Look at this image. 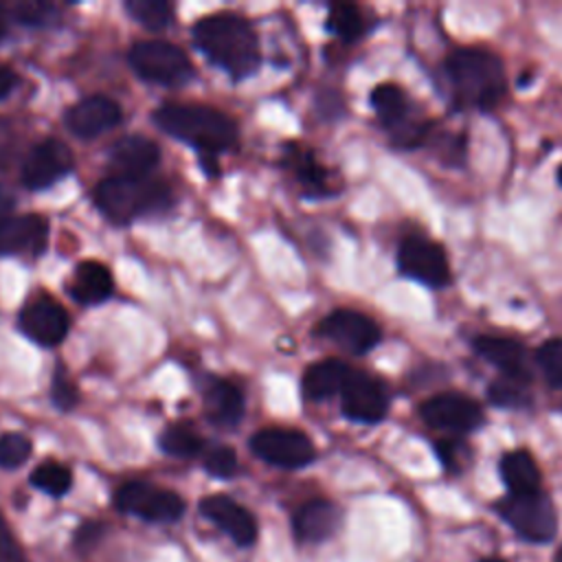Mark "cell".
Instances as JSON below:
<instances>
[{"label": "cell", "mask_w": 562, "mask_h": 562, "mask_svg": "<svg viewBox=\"0 0 562 562\" xmlns=\"http://www.w3.org/2000/svg\"><path fill=\"white\" fill-rule=\"evenodd\" d=\"M443 75L450 86L452 103L459 110L490 112L507 92L501 57L483 48H454L443 59Z\"/></svg>", "instance_id": "1"}, {"label": "cell", "mask_w": 562, "mask_h": 562, "mask_svg": "<svg viewBox=\"0 0 562 562\" xmlns=\"http://www.w3.org/2000/svg\"><path fill=\"white\" fill-rule=\"evenodd\" d=\"M198 48L233 77H248L259 66V40L235 13H213L193 26Z\"/></svg>", "instance_id": "2"}, {"label": "cell", "mask_w": 562, "mask_h": 562, "mask_svg": "<svg viewBox=\"0 0 562 562\" xmlns=\"http://www.w3.org/2000/svg\"><path fill=\"white\" fill-rule=\"evenodd\" d=\"M156 125L209 154L224 151L237 140V127L231 116L209 105L169 103L154 112Z\"/></svg>", "instance_id": "3"}, {"label": "cell", "mask_w": 562, "mask_h": 562, "mask_svg": "<svg viewBox=\"0 0 562 562\" xmlns=\"http://www.w3.org/2000/svg\"><path fill=\"white\" fill-rule=\"evenodd\" d=\"M99 211L114 224H130L140 215L165 211L171 204V189L151 178H105L92 191Z\"/></svg>", "instance_id": "4"}, {"label": "cell", "mask_w": 562, "mask_h": 562, "mask_svg": "<svg viewBox=\"0 0 562 562\" xmlns=\"http://www.w3.org/2000/svg\"><path fill=\"white\" fill-rule=\"evenodd\" d=\"M496 514L527 542H551L558 531V514L551 498L540 490L531 494H505L494 503Z\"/></svg>", "instance_id": "5"}, {"label": "cell", "mask_w": 562, "mask_h": 562, "mask_svg": "<svg viewBox=\"0 0 562 562\" xmlns=\"http://www.w3.org/2000/svg\"><path fill=\"white\" fill-rule=\"evenodd\" d=\"M369 101L380 125L391 132L393 143L400 147L411 149L428 138L430 123L411 119V101L397 83H378L371 90Z\"/></svg>", "instance_id": "6"}, {"label": "cell", "mask_w": 562, "mask_h": 562, "mask_svg": "<svg viewBox=\"0 0 562 562\" xmlns=\"http://www.w3.org/2000/svg\"><path fill=\"white\" fill-rule=\"evenodd\" d=\"M127 59L138 77L162 86L184 83L193 75V66L182 48L162 40L136 42L130 48Z\"/></svg>", "instance_id": "7"}, {"label": "cell", "mask_w": 562, "mask_h": 562, "mask_svg": "<svg viewBox=\"0 0 562 562\" xmlns=\"http://www.w3.org/2000/svg\"><path fill=\"white\" fill-rule=\"evenodd\" d=\"M397 270L422 285L428 288H446L450 283V266L441 244L422 237L408 235L402 239L397 248Z\"/></svg>", "instance_id": "8"}, {"label": "cell", "mask_w": 562, "mask_h": 562, "mask_svg": "<svg viewBox=\"0 0 562 562\" xmlns=\"http://www.w3.org/2000/svg\"><path fill=\"white\" fill-rule=\"evenodd\" d=\"M419 415L430 428L450 432L452 437L474 432L485 422L481 404L459 391H443L428 397L419 406Z\"/></svg>", "instance_id": "9"}, {"label": "cell", "mask_w": 562, "mask_h": 562, "mask_svg": "<svg viewBox=\"0 0 562 562\" xmlns=\"http://www.w3.org/2000/svg\"><path fill=\"white\" fill-rule=\"evenodd\" d=\"M114 503L121 512L134 514L151 522L178 520L184 512V501L171 492L145 481H127L116 490Z\"/></svg>", "instance_id": "10"}, {"label": "cell", "mask_w": 562, "mask_h": 562, "mask_svg": "<svg viewBox=\"0 0 562 562\" xmlns=\"http://www.w3.org/2000/svg\"><path fill=\"white\" fill-rule=\"evenodd\" d=\"M250 450L279 468H303L316 459L312 439L294 428H263L250 437Z\"/></svg>", "instance_id": "11"}, {"label": "cell", "mask_w": 562, "mask_h": 562, "mask_svg": "<svg viewBox=\"0 0 562 562\" xmlns=\"http://www.w3.org/2000/svg\"><path fill=\"white\" fill-rule=\"evenodd\" d=\"M316 334L331 340L334 345H338L340 349H345L353 356H362V353L371 351L382 338L378 323L356 310L329 312L318 323Z\"/></svg>", "instance_id": "12"}, {"label": "cell", "mask_w": 562, "mask_h": 562, "mask_svg": "<svg viewBox=\"0 0 562 562\" xmlns=\"http://www.w3.org/2000/svg\"><path fill=\"white\" fill-rule=\"evenodd\" d=\"M340 400L345 417L358 424H380L389 413V393L384 384L364 371L351 369L340 391Z\"/></svg>", "instance_id": "13"}, {"label": "cell", "mask_w": 562, "mask_h": 562, "mask_svg": "<svg viewBox=\"0 0 562 562\" xmlns=\"http://www.w3.org/2000/svg\"><path fill=\"white\" fill-rule=\"evenodd\" d=\"M70 169H72V151L68 149V145L57 138H46L37 143L24 158L22 182L24 187L37 191L53 184L55 180L66 176Z\"/></svg>", "instance_id": "14"}, {"label": "cell", "mask_w": 562, "mask_h": 562, "mask_svg": "<svg viewBox=\"0 0 562 562\" xmlns=\"http://www.w3.org/2000/svg\"><path fill=\"white\" fill-rule=\"evenodd\" d=\"M70 321L66 310L50 296H37L20 312V329L37 345L55 347L68 334Z\"/></svg>", "instance_id": "15"}, {"label": "cell", "mask_w": 562, "mask_h": 562, "mask_svg": "<svg viewBox=\"0 0 562 562\" xmlns=\"http://www.w3.org/2000/svg\"><path fill=\"white\" fill-rule=\"evenodd\" d=\"M200 512L211 522H215L224 533H228V538L235 544L248 547V544H252L257 540L255 516L246 507H241L237 501H233L231 496L211 494V496L202 498Z\"/></svg>", "instance_id": "16"}, {"label": "cell", "mask_w": 562, "mask_h": 562, "mask_svg": "<svg viewBox=\"0 0 562 562\" xmlns=\"http://www.w3.org/2000/svg\"><path fill=\"white\" fill-rule=\"evenodd\" d=\"M121 105L103 94H92L77 101L66 112L68 130L79 138H94L121 123Z\"/></svg>", "instance_id": "17"}, {"label": "cell", "mask_w": 562, "mask_h": 562, "mask_svg": "<svg viewBox=\"0 0 562 562\" xmlns=\"http://www.w3.org/2000/svg\"><path fill=\"white\" fill-rule=\"evenodd\" d=\"M160 160V149L154 140L132 134L121 138L108 158V169L114 178H145Z\"/></svg>", "instance_id": "18"}, {"label": "cell", "mask_w": 562, "mask_h": 562, "mask_svg": "<svg viewBox=\"0 0 562 562\" xmlns=\"http://www.w3.org/2000/svg\"><path fill=\"white\" fill-rule=\"evenodd\" d=\"M472 349L485 362L496 367L501 371V375L522 378V380L531 378L527 347L516 338H509V336H476L472 340Z\"/></svg>", "instance_id": "19"}, {"label": "cell", "mask_w": 562, "mask_h": 562, "mask_svg": "<svg viewBox=\"0 0 562 562\" xmlns=\"http://www.w3.org/2000/svg\"><path fill=\"white\" fill-rule=\"evenodd\" d=\"M48 224L40 215H11L0 224V257L29 255L37 257L46 248Z\"/></svg>", "instance_id": "20"}, {"label": "cell", "mask_w": 562, "mask_h": 562, "mask_svg": "<svg viewBox=\"0 0 562 562\" xmlns=\"http://www.w3.org/2000/svg\"><path fill=\"white\" fill-rule=\"evenodd\" d=\"M204 400V415L213 426L233 428L239 424L244 415V393L241 389L224 378H206L202 389Z\"/></svg>", "instance_id": "21"}, {"label": "cell", "mask_w": 562, "mask_h": 562, "mask_svg": "<svg viewBox=\"0 0 562 562\" xmlns=\"http://www.w3.org/2000/svg\"><path fill=\"white\" fill-rule=\"evenodd\" d=\"M338 525H340V509L338 505L325 498H314L301 505L292 518L294 536L307 544L325 542L336 533Z\"/></svg>", "instance_id": "22"}, {"label": "cell", "mask_w": 562, "mask_h": 562, "mask_svg": "<svg viewBox=\"0 0 562 562\" xmlns=\"http://www.w3.org/2000/svg\"><path fill=\"white\" fill-rule=\"evenodd\" d=\"M114 290V281L110 270L101 261H81L75 268L72 281H70V294L81 305H97L108 301V296Z\"/></svg>", "instance_id": "23"}, {"label": "cell", "mask_w": 562, "mask_h": 562, "mask_svg": "<svg viewBox=\"0 0 562 562\" xmlns=\"http://www.w3.org/2000/svg\"><path fill=\"white\" fill-rule=\"evenodd\" d=\"M501 481L507 487V494H531L540 492V470L529 450H509L498 461Z\"/></svg>", "instance_id": "24"}, {"label": "cell", "mask_w": 562, "mask_h": 562, "mask_svg": "<svg viewBox=\"0 0 562 562\" xmlns=\"http://www.w3.org/2000/svg\"><path fill=\"white\" fill-rule=\"evenodd\" d=\"M351 369L338 358H325L310 364L303 373V393L310 400H325L342 391Z\"/></svg>", "instance_id": "25"}, {"label": "cell", "mask_w": 562, "mask_h": 562, "mask_svg": "<svg viewBox=\"0 0 562 562\" xmlns=\"http://www.w3.org/2000/svg\"><path fill=\"white\" fill-rule=\"evenodd\" d=\"M290 165H292L294 176H296V180L301 182V187L307 195H329L331 193L329 171L323 165H318V160L314 158L312 151L292 147Z\"/></svg>", "instance_id": "26"}, {"label": "cell", "mask_w": 562, "mask_h": 562, "mask_svg": "<svg viewBox=\"0 0 562 562\" xmlns=\"http://www.w3.org/2000/svg\"><path fill=\"white\" fill-rule=\"evenodd\" d=\"M487 400L496 408H512V411H525L533 402L529 380L509 378V375H498L496 380L490 382Z\"/></svg>", "instance_id": "27"}, {"label": "cell", "mask_w": 562, "mask_h": 562, "mask_svg": "<svg viewBox=\"0 0 562 562\" xmlns=\"http://www.w3.org/2000/svg\"><path fill=\"white\" fill-rule=\"evenodd\" d=\"M327 29L340 40V42H356L364 35L367 31V22L360 13V9L356 4H331L329 13H327Z\"/></svg>", "instance_id": "28"}, {"label": "cell", "mask_w": 562, "mask_h": 562, "mask_svg": "<svg viewBox=\"0 0 562 562\" xmlns=\"http://www.w3.org/2000/svg\"><path fill=\"white\" fill-rule=\"evenodd\" d=\"M158 446H160L162 452H167L171 457L189 459V457H195L202 450L204 441L191 426L173 424V426H169L160 432Z\"/></svg>", "instance_id": "29"}, {"label": "cell", "mask_w": 562, "mask_h": 562, "mask_svg": "<svg viewBox=\"0 0 562 562\" xmlns=\"http://www.w3.org/2000/svg\"><path fill=\"white\" fill-rule=\"evenodd\" d=\"M127 13L145 29L160 31L173 22V7L165 0H127Z\"/></svg>", "instance_id": "30"}, {"label": "cell", "mask_w": 562, "mask_h": 562, "mask_svg": "<svg viewBox=\"0 0 562 562\" xmlns=\"http://www.w3.org/2000/svg\"><path fill=\"white\" fill-rule=\"evenodd\" d=\"M31 483L50 496H64L72 485V474L64 463L44 461L31 472Z\"/></svg>", "instance_id": "31"}, {"label": "cell", "mask_w": 562, "mask_h": 562, "mask_svg": "<svg viewBox=\"0 0 562 562\" xmlns=\"http://www.w3.org/2000/svg\"><path fill=\"white\" fill-rule=\"evenodd\" d=\"M538 369L553 389H562V338L544 340L536 351Z\"/></svg>", "instance_id": "32"}, {"label": "cell", "mask_w": 562, "mask_h": 562, "mask_svg": "<svg viewBox=\"0 0 562 562\" xmlns=\"http://www.w3.org/2000/svg\"><path fill=\"white\" fill-rule=\"evenodd\" d=\"M31 439L22 432L0 435V468H18L31 457Z\"/></svg>", "instance_id": "33"}, {"label": "cell", "mask_w": 562, "mask_h": 562, "mask_svg": "<svg viewBox=\"0 0 562 562\" xmlns=\"http://www.w3.org/2000/svg\"><path fill=\"white\" fill-rule=\"evenodd\" d=\"M435 452L448 472H461L470 461V448L461 437H448L435 441Z\"/></svg>", "instance_id": "34"}, {"label": "cell", "mask_w": 562, "mask_h": 562, "mask_svg": "<svg viewBox=\"0 0 562 562\" xmlns=\"http://www.w3.org/2000/svg\"><path fill=\"white\" fill-rule=\"evenodd\" d=\"M13 15L18 22L29 24V26H48V24L57 22V7L50 2L24 0L13 7Z\"/></svg>", "instance_id": "35"}, {"label": "cell", "mask_w": 562, "mask_h": 562, "mask_svg": "<svg viewBox=\"0 0 562 562\" xmlns=\"http://www.w3.org/2000/svg\"><path fill=\"white\" fill-rule=\"evenodd\" d=\"M204 470L217 479H231L237 472V454L228 446H213L204 454Z\"/></svg>", "instance_id": "36"}, {"label": "cell", "mask_w": 562, "mask_h": 562, "mask_svg": "<svg viewBox=\"0 0 562 562\" xmlns=\"http://www.w3.org/2000/svg\"><path fill=\"white\" fill-rule=\"evenodd\" d=\"M79 400V393L75 389V384L70 382L66 369L59 364L57 371H55V378H53V402L57 408L61 411H70Z\"/></svg>", "instance_id": "37"}, {"label": "cell", "mask_w": 562, "mask_h": 562, "mask_svg": "<svg viewBox=\"0 0 562 562\" xmlns=\"http://www.w3.org/2000/svg\"><path fill=\"white\" fill-rule=\"evenodd\" d=\"M0 562H24L20 547L13 540L9 527L4 525L2 518H0Z\"/></svg>", "instance_id": "38"}, {"label": "cell", "mask_w": 562, "mask_h": 562, "mask_svg": "<svg viewBox=\"0 0 562 562\" xmlns=\"http://www.w3.org/2000/svg\"><path fill=\"white\" fill-rule=\"evenodd\" d=\"M15 83H18V75L9 66L0 64V99L7 97L15 88Z\"/></svg>", "instance_id": "39"}, {"label": "cell", "mask_w": 562, "mask_h": 562, "mask_svg": "<svg viewBox=\"0 0 562 562\" xmlns=\"http://www.w3.org/2000/svg\"><path fill=\"white\" fill-rule=\"evenodd\" d=\"M13 195L0 187V224H4L9 217H11V211H13Z\"/></svg>", "instance_id": "40"}, {"label": "cell", "mask_w": 562, "mask_h": 562, "mask_svg": "<svg viewBox=\"0 0 562 562\" xmlns=\"http://www.w3.org/2000/svg\"><path fill=\"white\" fill-rule=\"evenodd\" d=\"M13 143V134H11V127L7 121H0V158L7 156L9 147Z\"/></svg>", "instance_id": "41"}, {"label": "cell", "mask_w": 562, "mask_h": 562, "mask_svg": "<svg viewBox=\"0 0 562 562\" xmlns=\"http://www.w3.org/2000/svg\"><path fill=\"white\" fill-rule=\"evenodd\" d=\"M7 33V11H4V7L0 4V37Z\"/></svg>", "instance_id": "42"}, {"label": "cell", "mask_w": 562, "mask_h": 562, "mask_svg": "<svg viewBox=\"0 0 562 562\" xmlns=\"http://www.w3.org/2000/svg\"><path fill=\"white\" fill-rule=\"evenodd\" d=\"M481 562H507V560H503V558H485Z\"/></svg>", "instance_id": "43"}, {"label": "cell", "mask_w": 562, "mask_h": 562, "mask_svg": "<svg viewBox=\"0 0 562 562\" xmlns=\"http://www.w3.org/2000/svg\"><path fill=\"white\" fill-rule=\"evenodd\" d=\"M558 184H560V187H562V165H560V167H558Z\"/></svg>", "instance_id": "44"}, {"label": "cell", "mask_w": 562, "mask_h": 562, "mask_svg": "<svg viewBox=\"0 0 562 562\" xmlns=\"http://www.w3.org/2000/svg\"><path fill=\"white\" fill-rule=\"evenodd\" d=\"M558 560L562 562V547H560V551H558Z\"/></svg>", "instance_id": "45"}]
</instances>
